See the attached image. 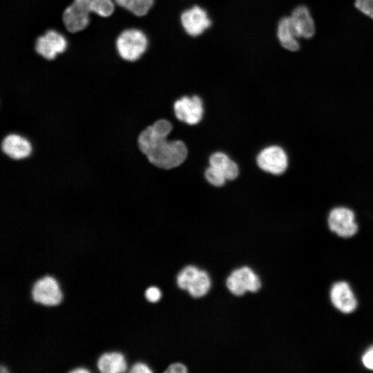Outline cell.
<instances>
[{
  "label": "cell",
  "mask_w": 373,
  "mask_h": 373,
  "mask_svg": "<svg viewBox=\"0 0 373 373\" xmlns=\"http://www.w3.org/2000/svg\"><path fill=\"white\" fill-rule=\"evenodd\" d=\"M67 48V40L59 32L48 30L39 37L35 42L36 52L44 58L52 60L64 52Z\"/></svg>",
  "instance_id": "7"
},
{
  "label": "cell",
  "mask_w": 373,
  "mask_h": 373,
  "mask_svg": "<svg viewBox=\"0 0 373 373\" xmlns=\"http://www.w3.org/2000/svg\"><path fill=\"white\" fill-rule=\"evenodd\" d=\"M5 371H6V370H4L3 369V367H1L0 372H5Z\"/></svg>",
  "instance_id": "29"
},
{
  "label": "cell",
  "mask_w": 373,
  "mask_h": 373,
  "mask_svg": "<svg viewBox=\"0 0 373 373\" xmlns=\"http://www.w3.org/2000/svg\"><path fill=\"white\" fill-rule=\"evenodd\" d=\"M73 2L90 13L94 12L102 17L111 16L115 8L113 0H74Z\"/></svg>",
  "instance_id": "17"
},
{
  "label": "cell",
  "mask_w": 373,
  "mask_h": 373,
  "mask_svg": "<svg viewBox=\"0 0 373 373\" xmlns=\"http://www.w3.org/2000/svg\"><path fill=\"white\" fill-rule=\"evenodd\" d=\"M145 296L149 301L156 302L160 298L161 292L158 288L151 287L146 291Z\"/></svg>",
  "instance_id": "24"
},
{
  "label": "cell",
  "mask_w": 373,
  "mask_h": 373,
  "mask_svg": "<svg viewBox=\"0 0 373 373\" xmlns=\"http://www.w3.org/2000/svg\"><path fill=\"white\" fill-rule=\"evenodd\" d=\"M33 300L46 305H55L59 303L61 294L57 282L50 276L35 282L32 289Z\"/></svg>",
  "instance_id": "10"
},
{
  "label": "cell",
  "mask_w": 373,
  "mask_h": 373,
  "mask_svg": "<svg viewBox=\"0 0 373 373\" xmlns=\"http://www.w3.org/2000/svg\"><path fill=\"white\" fill-rule=\"evenodd\" d=\"M173 111L176 118L189 125L198 124L204 115L202 99L198 95L183 96L173 104Z\"/></svg>",
  "instance_id": "5"
},
{
  "label": "cell",
  "mask_w": 373,
  "mask_h": 373,
  "mask_svg": "<svg viewBox=\"0 0 373 373\" xmlns=\"http://www.w3.org/2000/svg\"><path fill=\"white\" fill-rule=\"evenodd\" d=\"M172 128L169 121L161 119L147 126L138 136L140 151L150 163L160 169L178 167L188 155L187 147L182 141L166 140Z\"/></svg>",
  "instance_id": "1"
},
{
  "label": "cell",
  "mask_w": 373,
  "mask_h": 373,
  "mask_svg": "<svg viewBox=\"0 0 373 373\" xmlns=\"http://www.w3.org/2000/svg\"><path fill=\"white\" fill-rule=\"evenodd\" d=\"M210 286V278L207 273L204 271H199L187 290L192 296L198 298L205 295Z\"/></svg>",
  "instance_id": "18"
},
{
  "label": "cell",
  "mask_w": 373,
  "mask_h": 373,
  "mask_svg": "<svg viewBox=\"0 0 373 373\" xmlns=\"http://www.w3.org/2000/svg\"><path fill=\"white\" fill-rule=\"evenodd\" d=\"M329 230L342 238L355 236L359 229L354 209L345 205L332 207L327 215Z\"/></svg>",
  "instance_id": "3"
},
{
  "label": "cell",
  "mask_w": 373,
  "mask_h": 373,
  "mask_svg": "<svg viewBox=\"0 0 373 373\" xmlns=\"http://www.w3.org/2000/svg\"><path fill=\"white\" fill-rule=\"evenodd\" d=\"M126 363L122 354L113 352L104 354L97 362V367L104 373L122 372L126 370Z\"/></svg>",
  "instance_id": "16"
},
{
  "label": "cell",
  "mask_w": 373,
  "mask_h": 373,
  "mask_svg": "<svg viewBox=\"0 0 373 373\" xmlns=\"http://www.w3.org/2000/svg\"><path fill=\"white\" fill-rule=\"evenodd\" d=\"M228 289L235 295L241 296L247 291H257L261 286L258 276L247 267L233 271L227 280Z\"/></svg>",
  "instance_id": "6"
},
{
  "label": "cell",
  "mask_w": 373,
  "mask_h": 373,
  "mask_svg": "<svg viewBox=\"0 0 373 373\" xmlns=\"http://www.w3.org/2000/svg\"><path fill=\"white\" fill-rule=\"evenodd\" d=\"M256 164L266 173L280 175L287 171L289 160L287 151L282 146L271 145L260 151L256 157Z\"/></svg>",
  "instance_id": "4"
},
{
  "label": "cell",
  "mask_w": 373,
  "mask_h": 373,
  "mask_svg": "<svg viewBox=\"0 0 373 373\" xmlns=\"http://www.w3.org/2000/svg\"><path fill=\"white\" fill-rule=\"evenodd\" d=\"M149 40L140 29L128 28L117 37L115 46L119 57L125 61H135L146 52Z\"/></svg>",
  "instance_id": "2"
},
{
  "label": "cell",
  "mask_w": 373,
  "mask_h": 373,
  "mask_svg": "<svg viewBox=\"0 0 373 373\" xmlns=\"http://www.w3.org/2000/svg\"><path fill=\"white\" fill-rule=\"evenodd\" d=\"M154 0H128L126 9L137 17L146 15L153 6Z\"/></svg>",
  "instance_id": "19"
},
{
  "label": "cell",
  "mask_w": 373,
  "mask_h": 373,
  "mask_svg": "<svg viewBox=\"0 0 373 373\" xmlns=\"http://www.w3.org/2000/svg\"><path fill=\"white\" fill-rule=\"evenodd\" d=\"M3 152L15 160L28 157L32 152V146L25 137L18 134H10L4 137L1 143Z\"/></svg>",
  "instance_id": "13"
},
{
  "label": "cell",
  "mask_w": 373,
  "mask_h": 373,
  "mask_svg": "<svg viewBox=\"0 0 373 373\" xmlns=\"http://www.w3.org/2000/svg\"><path fill=\"white\" fill-rule=\"evenodd\" d=\"M277 37L279 43L285 49L291 52L299 50L298 39L292 27L289 16L284 17L278 21Z\"/></svg>",
  "instance_id": "14"
},
{
  "label": "cell",
  "mask_w": 373,
  "mask_h": 373,
  "mask_svg": "<svg viewBox=\"0 0 373 373\" xmlns=\"http://www.w3.org/2000/svg\"><path fill=\"white\" fill-rule=\"evenodd\" d=\"M195 267L188 266L184 268L177 278L178 285L182 289H187L199 272Z\"/></svg>",
  "instance_id": "20"
},
{
  "label": "cell",
  "mask_w": 373,
  "mask_h": 373,
  "mask_svg": "<svg viewBox=\"0 0 373 373\" xmlns=\"http://www.w3.org/2000/svg\"><path fill=\"white\" fill-rule=\"evenodd\" d=\"M329 298L333 306L344 314L353 312L358 306L354 293L345 281H337L332 285Z\"/></svg>",
  "instance_id": "9"
},
{
  "label": "cell",
  "mask_w": 373,
  "mask_h": 373,
  "mask_svg": "<svg viewBox=\"0 0 373 373\" xmlns=\"http://www.w3.org/2000/svg\"><path fill=\"white\" fill-rule=\"evenodd\" d=\"M354 6L360 12L373 19V0H355Z\"/></svg>",
  "instance_id": "22"
},
{
  "label": "cell",
  "mask_w": 373,
  "mask_h": 373,
  "mask_svg": "<svg viewBox=\"0 0 373 373\" xmlns=\"http://www.w3.org/2000/svg\"><path fill=\"white\" fill-rule=\"evenodd\" d=\"M181 24L187 35L198 37L211 25L207 11L199 6L184 10L180 15Z\"/></svg>",
  "instance_id": "8"
},
{
  "label": "cell",
  "mask_w": 373,
  "mask_h": 373,
  "mask_svg": "<svg viewBox=\"0 0 373 373\" xmlns=\"http://www.w3.org/2000/svg\"><path fill=\"white\" fill-rule=\"evenodd\" d=\"M88 372V370H86L84 368L75 369L70 371V372H75V373H78V372L84 373V372Z\"/></svg>",
  "instance_id": "28"
},
{
  "label": "cell",
  "mask_w": 373,
  "mask_h": 373,
  "mask_svg": "<svg viewBox=\"0 0 373 373\" xmlns=\"http://www.w3.org/2000/svg\"><path fill=\"white\" fill-rule=\"evenodd\" d=\"M361 361L365 368L373 370V345L365 351L362 355Z\"/></svg>",
  "instance_id": "23"
},
{
  "label": "cell",
  "mask_w": 373,
  "mask_h": 373,
  "mask_svg": "<svg viewBox=\"0 0 373 373\" xmlns=\"http://www.w3.org/2000/svg\"><path fill=\"white\" fill-rule=\"evenodd\" d=\"M119 6L126 8L128 0H113Z\"/></svg>",
  "instance_id": "27"
},
{
  "label": "cell",
  "mask_w": 373,
  "mask_h": 373,
  "mask_svg": "<svg viewBox=\"0 0 373 373\" xmlns=\"http://www.w3.org/2000/svg\"><path fill=\"white\" fill-rule=\"evenodd\" d=\"M289 17L298 39H310L314 35L315 23L307 7L303 5L297 6Z\"/></svg>",
  "instance_id": "11"
},
{
  "label": "cell",
  "mask_w": 373,
  "mask_h": 373,
  "mask_svg": "<svg viewBox=\"0 0 373 373\" xmlns=\"http://www.w3.org/2000/svg\"><path fill=\"white\" fill-rule=\"evenodd\" d=\"M152 371L144 363H137L135 364L130 370L133 373H151Z\"/></svg>",
  "instance_id": "26"
},
{
  "label": "cell",
  "mask_w": 373,
  "mask_h": 373,
  "mask_svg": "<svg viewBox=\"0 0 373 373\" xmlns=\"http://www.w3.org/2000/svg\"><path fill=\"white\" fill-rule=\"evenodd\" d=\"M204 177L209 183L217 187L223 186L227 180L220 171L211 166L205 170Z\"/></svg>",
  "instance_id": "21"
},
{
  "label": "cell",
  "mask_w": 373,
  "mask_h": 373,
  "mask_svg": "<svg viewBox=\"0 0 373 373\" xmlns=\"http://www.w3.org/2000/svg\"><path fill=\"white\" fill-rule=\"evenodd\" d=\"M187 372L186 367L182 363H173L171 365L165 372L170 373H185Z\"/></svg>",
  "instance_id": "25"
},
{
  "label": "cell",
  "mask_w": 373,
  "mask_h": 373,
  "mask_svg": "<svg viewBox=\"0 0 373 373\" xmlns=\"http://www.w3.org/2000/svg\"><path fill=\"white\" fill-rule=\"evenodd\" d=\"M66 30L75 33L85 29L90 21V12L75 2L66 7L62 15Z\"/></svg>",
  "instance_id": "12"
},
{
  "label": "cell",
  "mask_w": 373,
  "mask_h": 373,
  "mask_svg": "<svg viewBox=\"0 0 373 373\" xmlns=\"http://www.w3.org/2000/svg\"><path fill=\"white\" fill-rule=\"evenodd\" d=\"M209 166L220 171L228 180H236L239 174L237 163L232 160L226 153L215 152L209 159Z\"/></svg>",
  "instance_id": "15"
}]
</instances>
